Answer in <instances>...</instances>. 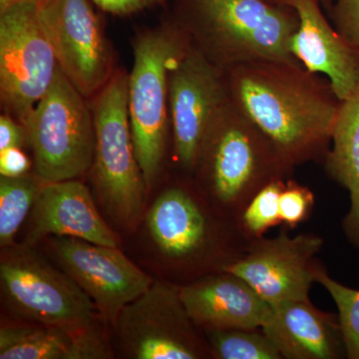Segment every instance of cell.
<instances>
[{"label": "cell", "instance_id": "cell-1", "mask_svg": "<svg viewBox=\"0 0 359 359\" xmlns=\"http://www.w3.org/2000/svg\"><path fill=\"white\" fill-rule=\"evenodd\" d=\"M226 77L231 100L292 166L323 162L341 106L327 78L273 60L235 66Z\"/></svg>", "mask_w": 359, "mask_h": 359}, {"label": "cell", "instance_id": "cell-2", "mask_svg": "<svg viewBox=\"0 0 359 359\" xmlns=\"http://www.w3.org/2000/svg\"><path fill=\"white\" fill-rule=\"evenodd\" d=\"M177 23L224 70L255 61L299 63L290 51L297 14L273 0H180Z\"/></svg>", "mask_w": 359, "mask_h": 359}, {"label": "cell", "instance_id": "cell-3", "mask_svg": "<svg viewBox=\"0 0 359 359\" xmlns=\"http://www.w3.org/2000/svg\"><path fill=\"white\" fill-rule=\"evenodd\" d=\"M294 168L230 100L208 132L193 173L222 212L238 222L259 191L292 178Z\"/></svg>", "mask_w": 359, "mask_h": 359}, {"label": "cell", "instance_id": "cell-4", "mask_svg": "<svg viewBox=\"0 0 359 359\" xmlns=\"http://www.w3.org/2000/svg\"><path fill=\"white\" fill-rule=\"evenodd\" d=\"M191 40L178 23L139 35L128 75V110L135 153L147 193L162 170L169 115V73Z\"/></svg>", "mask_w": 359, "mask_h": 359}, {"label": "cell", "instance_id": "cell-5", "mask_svg": "<svg viewBox=\"0 0 359 359\" xmlns=\"http://www.w3.org/2000/svg\"><path fill=\"white\" fill-rule=\"evenodd\" d=\"M96 145L92 172L97 194L111 218L133 229L147 193L135 153L128 110V75L114 71L92 103Z\"/></svg>", "mask_w": 359, "mask_h": 359}, {"label": "cell", "instance_id": "cell-6", "mask_svg": "<svg viewBox=\"0 0 359 359\" xmlns=\"http://www.w3.org/2000/svg\"><path fill=\"white\" fill-rule=\"evenodd\" d=\"M22 125L35 174L42 181L77 179L91 169L96 145L93 114L59 66L53 83Z\"/></svg>", "mask_w": 359, "mask_h": 359}, {"label": "cell", "instance_id": "cell-7", "mask_svg": "<svg viewBox=\"0 0 359 359\" xmlns=\"http://www.w3.org/2000/svg\"><path fill=\"white\" fill-rule=\"evenodd\" d=\"M0 287L11 311L39 325L80 332L97 327L101 320L95 304L77 283L29 245L2 250Z\"/></svg>", "mask_w": 359, "mask_h": 359}, {"label": "cell", "instance_id": "cell-8", "mask_svg": "<svg viewBox=\"0 0 359 359\" xmlns=\"http://www.w3.org/2000/svg\"><path fill=\"white\" fill-rule=\"evenodd\" d=\"M146 221L163 256L177 264L208 263L211 257L222 271L244 256L250 243L238 222L217 223L198 196L184 186L161 193Z\"/></svg>", "mask_w": 359, "mask_h": 359}, {"label": "cell", "instance_id": "cell-9", "mask_svg": "<svg viewBox=\"0 0 359 359\" xmlns=\"http://www.w3.org/2000/svg\"><path fill=\"white\" fill-rule=\"evenodd\" d=\"M40 0H25L0 13V97L21 124L53 83L58 63L40 20Z\"/></svg>", "mask_w": 359, "mask_h": 359}, {"label": "cell", "instance_id": "cell-10", "mask_svg": "<svg viewBox=\"0 0 359 359\" xmlns=\"http://www.w3.org/2000/svg\"><path fill=\"white\" fill-rule=\"evenodd\" d=\"M114 325L130 358H212L205 334H200L182 301L178 285L154 280L122 309Z\"/></svg>", "mask_w": 359, "mask_h": 359}, {"label": "cell", "instance_id": "cell-11", "mask_svg": "<svg viewBox=\"0 0 359 359\" xmlns=\"http://www.w3.org/2000/svg\"><path fill=\"white\" fill-rule=\"evenodd\" d=\"M230 100L226 70L191 42L169 73L175 159L187 173H193L208 132Z\"/></svg>", "mask_w": 359, "mask_h": 359}, {"label": "cell", "instance_id": "cell-12", "mask_svg": "<svg viewBox=\"0 0 359 359\" xmlns=\"http://www.w3.org/2000/svg\"><path fill=\"white\" fill-rule=\"evenodd\" d=\"M287 230L285 226L275 238L250 241L244 256L222 269L242 278L271 306L309 299L311 285L325 266L316 257L323 247L320 236L290 237Z\"/></svg>", "mask_w": 359, "mask_h": 359}, {"label": "cell", "instance_id": "cell-13", "mask_svg": "<svg viewBox=\"0 0 359 359\" xmlns=\"http://www.w3.org/2000/svg\"><path fill=\"white\" fill-rule=\"evenodd\" d=\"M39 14L59 67L85 98H93L115 70L90 0H40Z\"/></svg>", "mask_w": 359, "mask_h": 359}, {"label": "cell", "instance_id": "cell-14", "mask_svg": "<svg viewBox=\"0 0 359 359\" xmlns=\"http://www.w3.org/2000/svg\"><path fill=\"white\" fill-rule=\"evenodd\" d=\"M52 249L63 271L92 299L106 323L114 325L122 309L154 282L118 247L55 237Z\"/></svg>", "mask_w": 359, "mask_h": 359}, {"label": "cell", "instance_id": "cell-15", "mask_svg": "<svg viewBox=\"0 0 359 359\" xmlns=\"http://www.w3.org/2000/svg\"><path fill=\"white\" fill-rule=\"evenodd\" d=\"M294 9L299 26L290 51L311 72L325 75L340 101L359 89V50L325 18L320 0H273Z\"/></svg>", "mask_w": 359, "mask_h": 359}, {"label": "cell", "instance_id": "cell-16", "mask_svg": "<svg viewBox=\"0 0 359 359\" xmlns=\"http://www.w3.org/2000/svg\"><path fill=\"white\" fill-rule=\"evenodd\" d=\"M179 289L189 316L203 332L262 328L273 309L249 283L229 271H215Z\"/></svg>", "mask_w": 359, "mask_h": 359}, {"label": "cell", "instance_id": "cell-17", "mask_svg": "<svg viewBox=\"0 0 359 359\" xmlns=\"http://www.w3.org/2000/svg\"><path fill=\"white\" fill-rule=\"evenodd\" d=\"M32 212L26 245L54 236L119 245L117 233L101 217L89 189L77 179L43 182Z\"/></svg>", "mask_w": 359, "mask_h": 359}, {"label": "cell", "instance_id": "cell-18", "mask_svg": "<svg viewBox=\"0 0 359 359\" xmlns=\"http://www.w3.org/2000/svg\"><path fill=\"white\" fill-rule=\"evenodd\" d=\"M262 327L285 359L346 358L339 314L314 306L309 299L271 306Z\"/></svg>", "mask_w": 359, "mask_h": 359}, {"label": "cell", "instance_id": "cell-19", "mask_svg": "<svg viewBox=\"0 0 359 359\" xmlns=\"http://www.w3.org/2000/svg\"><path fill=\"white\" fill-rule=\"evenodd\" d=\"M111 351L100 325L72 332L50 325H6L0 330V359H103Z\"/></svg>", "mask_w": 359, "mask_h": 359}, {"label": "cell", "instance_id": "cell-20", "mask_svg": "<svg viewBox=\"0 0 359 359\" xmlns=\"http://www.w3.org/2000/svg\"><path fill=\"white\" fill-rule=\"evenodd\" d=\"M323 164L328 176L349 194L351 207L342 221V230L359 250V89L341 102Z\"/></svg>", "mask_w": 359, "mask_h": 359}, {"label": "cell", "instance_id": "cell-21", "mask_svg": "<svg viewBox=\"0 0 359 359\" xmlns=\"http://www.w3.org/2000/svg\"><path fill=\"white\" fill-rule=\"evenodd\" d=\"M43 181L36 174L0 178V245H13L14 238L28 214Z\"/></svg>", "mask_w": 359, "mask_h": 359}, {"label": "cell", "instance_id": "cell-22", "mask_svg": "<svg viewBox=\"0 0 359 359\" xmlns=\"http://www.w3.org/2000/svg\"><path fill=\"white\" fill-rule=\"evenodd\" d=\"M212 358L218 359H282L262 328H231L204 332Z\"/></svg>", "mask_w": 359, "mask_h": 359}, {"label": "cell", "instance_id": "cell-23", "mask_svg": "<svg viewBox=\"0 0 359 359\" xmlns=\"http://www.w3.org/2000/svg\"><path fill=\"white\" fill-rule=\"evenodd\" d=\"M316 283L327 290L337 304L346 358L359 359V290L351 289L330 278L325 266L316 276Z\"/></svg>", "mask_w": 359, "mask_h": 359}, {"label": "cell", "instance_id": "cell-24", "mask_svg": "<svg viewBox=\"0 0 359 359\" xmlns=\"http://www.w3.org/2000/svg\"><path fill=\"white\" fill-rule=\"evenodd\" d=\"M287 180H278L264 187L241 215L238 224L249 240L264 237L273 226L282 224L280 197Z\"/></svg>", "mask_w": 359, "mask_h": 359}, {"label": "cell", "instance_id": "cell-25", "mask_svg": "<svg viewBox=\"0 0 359 359\" xmlns=\"http://www.w3.org/2000/svg\"><path fill=\"white\" fill-rule=\"evenodd\" d=\"M314 203L313 193L292 178L287 180L280 197V217L285 228L294 229L311 216Z\"/></svg>", "mask_w": 359, "mask_h": 359}, {"label": "cell", "instance_id": "cell-26", "mask_svg": "<svg viewBox=\"0 0 359 359\" xmlns=\"http://www.w3.org/2000/svg\"><path fill=\"white\" fill-rule=\"evenodd\" d=\"M327 13L335 29L359 50V0H332Z\"/></svg>", "mask_w": 359, "mask_h": 359}, {"label": "cell", "instance_id": "cell-27", "mask_svg": "<svg viewBox=\"0 0 359 359\" xmlns=\"http://www.w3.org/2000/svg\"><path fill=\"white\" fill-rule=\"evenodd\" d=\"M27 144L25 126L13 116L0 117V151L11 148H22Z\"/></svg>", "mask_w": 359, "mask_h": 359}, {"label": "cell", "instance_id": "cell-28", "mask_svg": "<svg viewBox=\"0 0 359 359\" xmlns=\"http://www.w3.org/2000/svg\"><path fill=\"white\" fill-rule=\"evenodd\" d=\"M32 163L22 148H11L0 151V175L2 177H18L28 173Z\"/></svg>", "mask_w": 359, "mask_h": 359}, {"label": "cell", "instance_id": "cell-29", "mask_svg": "<svg viewBox=\"0 0 359 359\" xmlns=\"http://www.w3.org/2000/svg\"><path fill=\"white\" fill-rule=\"evenodd\" d=\"M106 13L114 15H129L154 6L163 0H92Z\"/></svg>", "mask_w": 359, "mask_h": 359}, {"label": "cell", "instance_id": "cell-30", "mask_svg": "<svg viewBox=\"0 0 359 359\" xmlns=\"http://www.w3.org/2000/svg\"><path fill=\"white\" fill-rule=\"evenodd\" d=\"M25 1V0H0V13L6 11L9 6L13 4H18V2Z\"/></svg>", "mask_w": 359, "mask_h": 359}, {"label": "cell", "instance_id": "cell-31", "mask_svg": "<svg viewBox=\"0 0 359 359\" xmlns=\"http://www.w3.org/2000/svg\"><path fill=\"white\" fill-rule=\"evenodd\" d=\"M321 4L323 6L325 7V9L330 8V6H332V0H320Z\"/></svg>", "mask_w": 359, "mask_h": 359}]
</instances>
